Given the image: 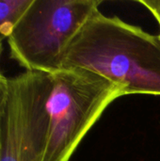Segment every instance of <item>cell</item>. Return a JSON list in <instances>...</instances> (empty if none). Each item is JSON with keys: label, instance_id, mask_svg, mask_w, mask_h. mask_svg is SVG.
<instances>
[{"label": "cell", "instance_id": "cell-1", "mask_svg": "<svg viewBox=\"0 0 160 161\" xmlns=\"http://www.w3.org/2000/svg\"><path fill=\"white\" fill-rule=\"evenodd\" d=\"M84 68L125 94L160 95V36L97 10L68 46L61 69Z\"/></svg>", "mask_w": 160, "mask_h": 161}, {"label": "cell", "instance_id": "cell-5", "mask_svg": "<svg viewBox=\"0 0 160 161\" xmlns=\"http://www.w3.org/2000/svg\"><path fill=\"white\" fill-rule=\"evenodd\" d=\"M33 0H0V38L8 39Z\"/></svg>", "mask_w": 160, "mask_h": 161}, {"label": "cell", "instance_id": "cell-8", "mask_svg": "<svg viewBox=\"0 0 160 161\" xmlns=\"http://www.w3.org/2000/svg\"><path fill=\"white\" fill-rule=\"evenodd\" d=\"M3 41H4V39L0 38V58H1L2 51H3Z\"/></svg>", "mask_w": 160, "mask_h": 161}, {"label": "cell", "instance_id": "cell-2", "mask_svg": "<svg viewBox=\"0 0 160 161\" xmlns=\"http://www.w3.org/2000/svg\"><path fill=\"white\" fill-rule=\"evenodd\" d=\"M52 76L46 101L48 136L43 161H69L105 109L125 90L84 68L61 69Z\"/></svg>", "mask_w": 160, "mask_h": 161}, {"label": "cell", "instance_id": "cell-3", "mask_svg": "<svg viewBox=\"0 0 160 161\" xmlns=\"http://www.w3.org/2000/svg\"><path fill=\"white\" fill-rule=\"evenodd\" d=\"M101 0H33L8 38L10 58L28 72L54 75Z\"/></svg>", "mask_w": 160, "mask_h": 161}, {"label": "cell", "instance_id": "cell-4", "mask_svg": "<svg viewBox=\"0 0 160 161\" xmlns=\"http://www.w3.org/2000/svg\"><path fill=\"white\" fill-rule=\"evenodd\" d=\"M52 76L25 71L8 78L0 129V161H43L47 136L46 101Z\"/></svg>", "mask_w": 160, "mask_h": 161}, {"label": "cell", "instance_id": "cell-6", "mask_svg": "<svg viewBox=\"0 0 160 161\" xmlns=\"http://www.w3.org/2000/svg\"><path fill=\"white\" fill-rule=\"evenodd\" d=\"M8 78L0 73V129H1L4 108L8 95Z\"/></svg>", "mask_w": 160, "mask_h": 161}, {"label": "cell", "instance_id": "cell-7", "mask_svg": "<svg viewBox=\"0 0 160 161\" xmlns=\"http://www.w3.org/2000/svg\"><path fill=\"white\" fill-rule=\"evenodd\" d=\"M138 2L151 12L157 20L160 28V0H140ZM158 35L160 36V33Z\"/></svg>", "mask_w": 160, "mask_h": 161}]
</instances>
